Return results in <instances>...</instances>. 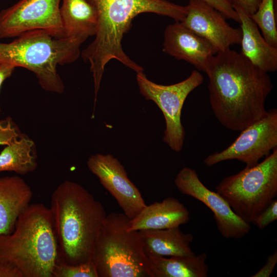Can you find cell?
I'll list each match as a JSON object with an SVG mask.
<instances>
[{
	"label": "cell",
	"mask_w": 277,
	"mask_h": 277,
	"mask_svg": "<svg viewBox=\"0 0 277 277\" xmlns=\"http://www.w3.org/2000/svg\"><path fill=\"white\" fill-rule=\"evenodd\" d=\"M190 220V212L178 199L169 196L146 206L130 220L128 231L179 227Z\"/></svg>",
	"instance_id": "9a60e30c"
},
{
	"label": "cell",
	"mask_w": 277,
	"mask_h": 277,
	"mask_svg": "<svg viewBox=\"0 0 277 277\" xmlns=\"http://www.w3.org/2000/svg\"><path fill=\"white\" fill-rule=\"evenodd\" d=\"M87 165L129 219H133L146 206L140 191L128 178L124 167L112 155H92Z\"/></svg>",
	"instance_id": "7c38bea8"
},
{
	"label": "cell",
	"mask_w": 277,
	"mask_h": 277,
	"mask_svg": "<svg viewBox=\"0 0 277 277\" xmlns=\"http://www.w3.org/2000/svg\"><path fill=\"white\" fill-rule=\"evenodd\" d=\"M215 190L235 214L253 223L277 196V148L253 167L224 177Z\"/></svg>",
	"instance_id": "52a82bcc"
},
{
	"label": "cell",
	"mask_w": 277,
	"mask_h": 277,
	"mask_svg": "<svg viewBox=\"0 0 277 277\" xmlns=\"http://www.w3.org/2000/svg\"><path fill=\"white\" fill-rule=\"evenodd\" d=\"M234 10L240 19L242 31L240 53L252 64L264 71H276L277 48L266 41L249 15L239 9Z\"/></svg>",
	"instance_id": "e0dca14e"
},
{
	"label": "cell",
	"mask_w": 277,
	"mask_h": 277,
	"mask_svg": "<svg viewBox=\"0 0 277 277\" xmlns=\"http://www.w3.org/2000/svg\"><path fill=\"white\" fill-rule=\"evenodd\" d=\"M95 8L98 18L94 39L81 53L83 59L90 64L95 82H100L105 67L116 60L136 72L142 67L124 52L122 41L130 28L132 19L145 12L153 13L182 22L187 7L167 0H87Z\"/></svg>",
	"instance_id": "7a4b0ae2"
},
{
	"label": "cell",
	"mask_w": 277,
	"mask_h": 277,
	"mask_svg": "<svg viewBox=\"0 0 277 277\" xmlns=\"http://www.w3.org/2000/svg\"><path fill=\"white\" fill-rule=\"evenodd\" d=\"M31 187L17 175L0 177V234L11 233L30 205Z\"/></svg>",
	"instance_id": "2e32d148"
},
{
	"label": "cell",
	"mask_w": 277,
	"mask_h": 277,
	"mask_svg": "<svg viewBox=\"0 0 277 277\" xmlns=\"http://www.w3.org/2000/svg\"><path fill=\"white\" fill-rule=\"evenodd\" d=\"M140 93L147 100L153 101L162 111L166 122L163 141L175 152H180L185 137L181 122L182 110L191 92L204 81L203 75L192 71L185 80L169 85L157 84L149 80L143 71L136 73Z\"/></svg>",
	"instance_id": "ba28073f"
},
{
	"label": "cell",
	"mask_w": 277,
	"mask_h": 277,
	"mask_svg": "<svg viewBox=\"0 0 277 277\" xmlns=\"http://www.w3.org/2000/svg\"><path fill=\"white\" fill-rule=\"evenodd\" d=\"M62 0H19L0 11V38L17 37L43 30L53 36H65L62 25Z\"/></svg>",
	"instance_id": "30bf717a"
},
{
	"label": "cell",
	"mask_w": 277,
	"mask_h": 277,
	"mask_svg": "<svg viewBox=\"0 0 277 277\" xmlns=\"http://www.w3.org/2000/svg\"><path fill=\"white\" fill-rule=\"evenodd\" d=\"M271 46L277 48L276 0H261L256 11L250 16Z\"/></svg>",
	"instance_id": "7402d4cb"
},
{
	"label": "cell",
	"mask_w": 277,
	"mask_h": 277,
	"mask_svg": "<svg viewBox=\"0 0 277 277\" xmlns=\"http://www.w3.org/2000/svg\"><path fill=\"white\" fill-rule=\"evenodd\" d=\"M60 14L65 36L85 39L95 36L98 18L87 0H62Z\"/></svg>",
	"instance_id": "d6986e66"
},
{
	"label": "cell",
	"mask_w": 277,
	"mask_h": 277,
	"mask_svg": "<svg viewBox=\"0 0 277 277\" xmlns=\"http://www.w3.org/2000/svg\"><path fill=\"white\" fill-rule=\"evenodd\" d=\"M123 212L107 215L93 246L98 277H153L138 231H128Z\"/></svg>",
	"instance_id": "8992f818"
},
{
	"label": "cell",
	"mask_w": 277,
	"mask_h": 277,
	"mask_svg": "<svg viewBox=\"0 0 277 277\" xmlns=\"http://www.w3.org/2000/svg\"><path fill=\"white\" fill-rule=\"evenodd\" d=\"M0 277H23V275L15 266L0 259Z\"/></svg>",
	"instance_id": "f1b7e54d"
},
{
	"label": "cell",
	"mask_w": 277,
	"mask_h": 277,
	"mask_svg": "<svg viewBox=\"0 0 277 277\" xmlns=\"http://www.w3.org/2000/svg\"><path fill=\"white\" fill-rule=\"evenodd\" d=\"M277 263V250L269 255L266 260L265 265L251 277H269L272 273Z\"/></svg>",
	"instance_id": "83f0119b"
},
{
	"label": "cell",
	"mask_w": 277,
	"mask_h": 277,
	"mask_svg": "<svg viewBox=\"0 0 277 277\" xmlns=\"http://www.w3.org/2000/svg\"><path fill=\"white\" fill-rule=\"evenodd\" d=\"M277 219V200L272 202L255 218L253 223L260 229H263Z\"/></svg>",
	"instance_id": "d4e9b609"
},
{
	"label": "cell",
	"mask_w": 277,
	"mask_h": 277,
	"mask_svg": "<svg viewBox=\"0 0 277 277\" xmlns=\"http://www.w3.org/2000/svg\"><path fill=\"white\" fill-rule=\"evenodd\" d=\"M138 232L147 256L195 255L190 247L193 239L192 234L183 232L180 226L162 229H145Z\"/></svg>",
	"instance_id": "ac0fdd59"
},
{
	"label": "cell",
	"mask_w": 277,
	"mask_h": 277,
	"mask_svg": "<svg viewBox=\"0 0 277 277\" xmlns=\"http://www.w3.org/2000/svg\"><path fill=\"white\" fill-rule=\"evenodd\" d=\"M15 67L12 65L0 64V89L4 82L10 77ZM1 111L0 106V112Z\"/></svg>",
	"instance_id": "f546056e"
},
{
	"label": "cell",
	"mask_w": 277,
	"mask_h": 277,
	"mask_svg": "<svg viewBox=\"0 0 277 277\" xmlns=\"http://www.w3.org/2000/svg\"><path fill=\"white\" fill-rule=\"evenodd\" d=\"M49 208L58 259L71 265L92 261L95 241L107 215L102 203L80 184L65 180L53 192Z\"/></svg>",
	"instance_id": "3957f363"
},
{
	"label": "cell",
	"mask_w": 277,
	"mask_h": 277,
	"mask_svg": "<svg viewBox=\"0 0 277 277\" xmlns=\"http://www.w3.org/2000/svg\"><path fill=\"white\" fill-rule=\"evenodd\" d=\"M187 7V13L182 23L208 41L216 53L240 45L241 28L231 26L215 8L202 0H189Z\"/></svg>",
	"instance_id": "4fadbf2b"
},
{
	"label": "cell",
	"mask_w": 277,
	"mask_h": 277,
	"mask_svg": "<svg viewBox=\"0 0 277 277\" xmlns=\"http://www.w3.org/2000/svg\"><path fill=\"white\" fill-rule=\"evenodd\" d=\"M153 277H207L209 267L205 252L191 256H148Z\"/></svg>",
	"instance_id": "ffe728a7"
},
{
	"label": "cell",
	"mask_w": 277,
	"mask_h": 277,
	"mask_svg": "<svg viewBox=\"0 0 277 277\" xmlns=\"http://www.w3.org/2000/svg\"><path fill=\"white\" fill-rule=\"evenodd\" d=\"M277 148V109L267 111L263 117L243 130L235 141L225 149L209 155L204 159L207 166L221 162L236 160L247 167L259 163L270 151Z\"/></svg>",
	"instance_id": "9c48e42d"
},
{
	"label": "cell",
	"mask_w": 277,
	"mask_h": 277,
	"mask_svg": "<svg viewBox=\"0 0 277 277\" xmlns=\"http://www.w3.org/2000/svg\"><path fill=\"white\" fill-rule=\"evenodd\" d=\"M234 9H239L250 16L257 10L261 0H228Z\"/></svg>",
	"instance_id": "4316f807"
},
{
	"label": "cell",
	"mask_w": 277,
	"mask_h": 277,
	"mask_svg": "<svg viewBox=\"0 0 277 277\" xmlns=\"http://www.w3.org/2000/svg\"><path fill=\"white\" fill-rule=\"evenodd\" d=\"M34 142L27 135H21L0 152V172H14L24 175L33 172L37 167Z\"/></svg>",
	"instance_id": "44dd1931"
},
{
	"label": "cell",
	"mask_w": 277,
	"mask_h": 277,
	"mask_svg": "<svg viewBox=\"0 0 277 277\" xmlns=\"http://www.w3.org/2000/svg\"><path fill=\"white\" fill-rule=\"evenodd\" d=\"M221 12L227 19L240 23L239 14L228 0H202Z\"/></svg>",
	"instance_id": "484cf974"
},
{
	"label": "cell",
	"mask_w": 277,
	"mask_h": 277,
	"mask_svg": "<svg viewBox=\"0 0 277 277\" xmlns=\"http://www.w3.org/2000/svg\"><path fill=\"white\" fill-rule=\"evenodd\" d=\"M204 72L209 78L211 107L224 127L241 131L266 114L271 80L241 53L230 48L217 52Z\"/></svg>",
	"instance_id": "6da1fadb"
},
{
	"label": "cell",
	"mask_w": 277,
	"mask_h": 277,
	"mask_svg": "<svg viewBox=\"0 0 277 277\" xmlns=\"http://www.w3.org/2000/svg\"><path fill=\"white\" fill-rule=\"evenodd\" d=\"M85 41L77 37H55L43 30L29 31L10 43H0V64L26 68L34 73L43 89L61 94L65 85L57 66L76 61Z\"/></svg>",
	"instance_id": "5b68a950"
},
{
	"label": "cell",
	"mask_w": 277,
	"mask_h": 277,
	"mask_svg": "<svg viewBox=\"0 0 277 277\" xmlns=\"http://www.w3.org/2000/svg\"><path fill=\"white\" fill-rule=\"evenodd\" d=\"M58 247L50 208L30 204L13 231L0 234V259L15 266L23 277H53Z\"/></svg>",
	"instance_id": "277c9868"
},
{
	"label": "cell",
	"mask_w": 277,
	"mask_h": 277,
	"mask_svg": "<svg viewBox=\"0 0 277 277\" xmlns=\"http://www.w3.org/2000/svg\"><path fill=\"white\" fill-rule=\"evenodd\" d=\"M174 184L182 193L199 200L211 210L217 229L224 238L240 239L250 231V224L235 214L220 194L207 188L195 170L183 168L177 174Z\"/></svg>",
	"instance_id": "8fae6325"
},
{
	"label": "cell",
	"mask_w": 277,
	"mask_h": 277,
	"mask_svg": "<svg viewBox=\"0 0 277 277\" xmlns=\"http://www.w3.org/2000/svg\"><path fill=\"white\" fill-rule=\"evenodd\" d=\"M53 277H98V275L92 261L71 265L58 259L53 270Z\"/></svg>",
	"instance_id": "603a6c76"
},
{
	"label": "cell",
	"mask_w": 277,
	"mask_h": 277,
	"mask_svg": "<svg viewBox=\"0 0 277 277\" xmlns=\"http://www.w3.org/2000/svg\"><path fill=\"white\" fill-rule=\"evenodd\" d=\"M163 51L177 60H184L204 72L211 57L216 53L206 39L183 24L169 25L164 34Z\"/></svg>",
	"instance_id": "5bb4252c"
},
{
	"label": "cell",
	"mask_w": 277,
	"mask_h": 277,
	"mask_svg": "<svg viewBox=\"0 0 277 277\" xmlns=\"http://www.w3.org/2000/svg\"><path fill=\"white\" fill-rule=\"evenodd\" d=\"M22 133L10 117L0 120V145H7L18 138Z\"/></svg>",
	"instance_id": "cb8c5ba5"
}]
</instances>
